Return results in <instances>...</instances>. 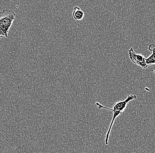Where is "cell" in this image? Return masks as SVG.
<instances>
[{
    "label": "cell",
    "mask_w": 155,
    "mask_h": 153,
    "mask_svg": "<svg viewBox=\"0 0 155 153\" xmlns=\"http://www.w3.org/2000/svg\"><path fill=\"white\" fill-rule=\"evenodd\" d=\"M136 98L137 96L136 95H128L125 100L116 102L113 105L112 109L105 107V106L100 104L99 102H96V105L98 108L99 110L105 109V110H110V111L113 112V117H112V120H111V123H110V126H109L108 130H107L106 135H105V141H105V144L106 145H108V140H109V136H110V133H111V130L112 129V126H113L114 122H115L116 118L118 117L119 116L123 113V112L125 110L126 107H127L129 102L136 99Z\"/></svg>",
    "instance_id": "6da1fadb"
},
{
    "label": "cell",
    "mask_w": 155,
    "mask_h": 153,
    "mask_svg": "<svg viewBox=\"0 0 155 153\" xmlns=\"http://www.w3.org/2000/svg\"><path fill=\"white\" fill-rule=\"evenodd\" d=\"M16 14L12 10L6 9L0 11V40L2 38H8V33Z\"/></svg>",
    "instance_id": "7a4b0ae2"
},
{
    "label": "cell",
    "mask_w": 155,
    "mask_h": 153,
    "mask_svg": "<svg viewBox=\"0 0 155 153\" xmlns=\"http://www.w3.org/2000/svg\"><path fill=\"white\" fill-rule=\"evenodd\" d=\"M128 53L131 61L133 63L141 67L144 70L149 67L146 63L145 57L142 54L136 53L134 52L133 48L129 49Z\"/></svg>",
    "instance_id": "3957f363"
},
{
    "label": "cell",
    "mask_w": 155,
    "mask_h": 153,
    "mask_svg": "<svg viewBox=\"0 0 155 153\" xmlns=\"http://www.w3.org/2000/svg\"><path fill=\"white\" fill-rule=\"evenodd\" d=\"M148 49L152 51V54L147 58H145L146 62L148 66L152 65H155V45L151 44L148 47Z\"/></svg>",
    "instance_id": "277c9868"
},
{
    "label": "cell",
    "mask_w": 155,
    "mask_h": 153,
    "mask_svg": "<svg viewBox=\"0 0 155 153\" xmlns=\"http://www.w3.org/2000/svg\"><path fill=\"white\" fill-rule=\"evenodd\" d=\"M72 16L75 20L77 21H80L84 18V13L80 8L78 6H75L74 8Z\"/></svg>",
    "instance_id": "5b68a950"
},
{
    "label": "cell",
    "mask_w": 155,
    "mask_h": 153,
    "mask_svg": "<svg viewBox=\"0 0 155 153\" xmlns=\"http://www.w3.org/2000/svg\"><path fill=\"white\" fill-rule=\"evenodd\" d=\"M0 134H2H2H1V133H0ZM2 136H3V137H4V138H5V137H4V136H3V135H2Z\"/></svg>",
    "instance_id": "8992f818"
}]
</instances>
